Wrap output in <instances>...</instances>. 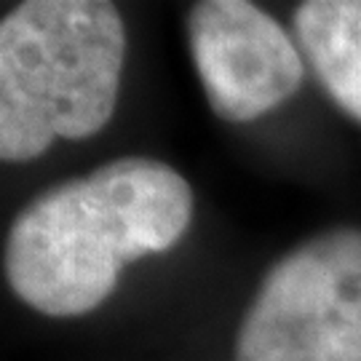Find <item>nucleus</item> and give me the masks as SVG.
<instances>
[{"label":"nucleus","mask_w":361,"mask_h":361,"mask_svg":"<svg viewBox=\"0 0 361 361\" xmlns=\"http://www.w3.org/2000/svg\"><path fill=\"white\" fill-rule=\"evenodd\" d=\"M193 219V190L155 158H116L27 204L8 228L3 271L32 310L73 319L113 295L126 262L166 252Z\"/></svg>","instance_id":"nucleus-1"},{"label":"nucleus","mask_w":361,"mask_h":361,"mask_svg":"<svg viewBox=\"0 0 361 361\" xmlns=\"http://www.w3.org/2000/svg\"><path fill=\"white\" fill-rule=\"evenodd\" d=\"M292 25L326 94L361 123V0L300 3Z\"/></svg>","instance_id":"nucleus-5"},{"label":"nucleus","mask_w":361,"mask_h":361,"mask_svg":"<svg viewBox=\"0 0 361 361\" xmlns=\"http://www.w3.org/2000/svg\"><path fill=\"white\" fill-rule=\"evenodd\" d=\"M126 27L107 0H27L0 22V158L22 164L54 140L113 118Z\"/></svg>","instance_id":"nucleus-2"},{"label":"nucleus","mask_w":361,"mask_h":361,"mask_svg":"<svg viewBox=\"0 0 361 361\" xmlns=\"http://www.w3.org/2000/svg\"><path fill=\"white\" fill-rule=\"evenodd\" d=\"M235 361H361V231H326L273 265L244 313Z\"/></svg>","instance_id":"nucleus-3"},{"label":"nucleus","mask_w":361,"mask_h":361,"mask_svg":"<svg viewBox=\"0 0 361 361\" xmlns=\"http://www.w3.org/2000/svg\"><path fill=\"white\" fill-rule=\"evenodd\" d=\"M185 27L209 107L231 123L276 110L305 78L289 32L255 3L201 0Z\"/></svg>","instance_id":"nucleus-4"}]
</instances>
